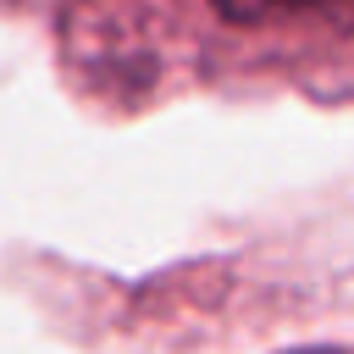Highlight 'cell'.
Listing matches in <instances>:
<instances>
[{"mask_svg": "<svg viewBox=\"0 0 354 354\" xmlns=\"http://www.w3.org/2000/svg\"><path fill=\"white\" fill-rule=\"evenodd\" d=\"M227 22H266V17H288L304 6H326V0H210Z\"/></svg>", "mask_w": 354, "mask_h": 354, "instance_id": "1", "label": "cell"}]
</instances>
